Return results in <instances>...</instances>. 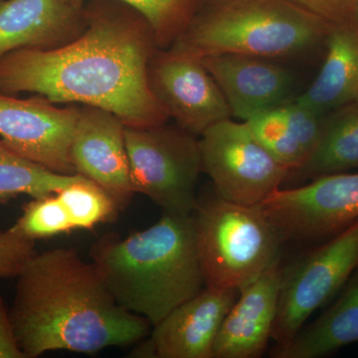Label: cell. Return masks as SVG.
<instances>
[{
	"label": "cell",
	"mask_w": 358,
	"mask_h": 358,
	"mask_svg": "<svg viewBox=\"0 0 358 358\" xmlns=\"http://www.w3.org/2000/svg\"><path fill=\"white\" fill-rule=\"evenodd\" d=\"M358 169V100L324 115L319 143L289 179H312Z\"/></svg>",
	"instance_id": "19"
},
{
	"label": "cell",
	"mask_w": 358,
	"mask_h": 358,
	"mask_svg": "<svg viewBox=\"0 0 358 358\" xmlns=\"http://www.w3.org/2000/svg\"><path fill=\"white\" fill-rule=\"evenodd\" d=\"M327 54L317 78L296 102L326 115L358 100V27L352 21L331 25Z\"/></svg>",
	"instance_id": "17"
},
{
	"label": "cell",
	"mask_w": 358,
	"mask_h": 358,
	"mask_svg": "<svg viewBox=\"0 0 358 358\" xmlns=\"http://www.w3.org/2000/svg\"><path fill=\"white\" fill-rule=\"evenodd\" d=\"M81 3L67 0H0V57L20 49L58 48L86 28Z\"/></svg>",
	"instance_id": "16"
},
{
	"label": "cell",
	"mask_w": 358,
	"mask_h": 358,
	"mask_svg": "<svg viewBox=\"0 0 358 358\" xmlns=\"http://www.w3.org/2000/svg\"><path fill=\"white\" fill-rule=\"evenodd\" d=\"M78 176L53 173L17 154L0 138V203L20 195L33 199L57 192Z\"/></svg>",
	"instance_id": "20"
},
{
	"label": "cell",
	"mask_w": 358,
	"mask_h": 358,
	"mask_svg": "<svg viewBox=\"0 0 358 358\" xmlns=\"http://www.w3.org/2000/svg\"><path fill=\"white\" fill-rule=\"evenodd\" d=\"M81 106L57 107L42 96L18 99L0 93V138L25 159L60 174H77L71 143Z\"/></svg>",
	"instance_id": "10"
},
{
	"label": "cell",
	"mask_w": 358,
	"mask_h": 358,
	"mask_svg": "<svg viewBox=\"0 0 358 358\" xmlns=\"http://www.w3.org/2000/svg\"><path fill=\"white\" fill-rule=\"evenodd\" d=\"M246 122L257 140L280 164L291 171V176L305 166L307 157L294 138L279 108L256 115Z\"/></svg>",
	"instance_id": "24"
},
{
	"label": "cell",
	"mask_w": 358,
	"mask_h": 358,
	"mask_svg": "<svg viewBox=\"0 0 358 358\" xmlns=\"http://www.w3.org/2000/svg\"><path fill=\"white\" fill-rule=\"evenodd\" d=\"M148 80L169 117L194 136L232 117L222 91L199 59L171 47L157 48L148 65Z\"/></svg>",
	"instance_id": "11"
},
{
	"label": "cell",
	"mask_w": 358,
	"mask_h": 358,
	"mask_svg": "<svg viewBox=\"0 0 358 358\" xmlns=\"http://www.w3.org/2000/svg\"><path fill=\"white\" fill-rule=\"evenodd\" d=\"M279 110L305 152L308 162L319 143L324 115L301 105L296 99L280 106Z\"/></svg>",
	"instance_id": "25"
},
{
	"label": "cell",
	"mask_w": 358,
	"mask_h": 358,
	"mask_svg": "<svg viewBox=\"0 0 358 358\" xmlns=\"http://www.w3.org/2000/svg\"><path fill=\"white\" fill-rule=\"evenodd\" d=\"M192 215L205 286L239 292L280 262L284 242L260 205L216 196L199 201Z\"/></svg>",
	"instance_id": "5"
},
{
	"label": "cell",
	"mask_w": 358,
	"mask_h": 358,
	"mask_svg": "<svg viewBox=\"0 0 358 358\" xmlns=\"http://www.w3.org/2000/svg\"><path fill=\"white\" fill-rule=\"evenodd\" d=\"M124 122L109 110L81 106L70 157L77 174L94 181L124 209L134 195Z\"/></svg>",
	"instance_id": "12"
},
{
	"label": "cell",
	"mask_w": 358,
	"mask_h": 358,
	"mask_svg": "<svg viewBox=\"0 0 358 358\" xmlns=\"http://www.w3.org/2000/svg\"><path fill=\"white\" fill-rule=\"evenodd\" d=\"M238 296L236 289L205 286L155 324L136 357L214 358L224 319Z\"/></svg>",
	"instance_id": "13"
},
{
	"label": "cell",
	"mask_w": 358,
	"mask_h": 358,
	"mask_svg": "<svg viewBox=\"0 0 358 358\" xmlns=\"http://www.w3.org/2000/svg\"><path fill=\"white\" fill-rule=\"evenodd\" d=\"M86 28L69 43L20 49L0 57V93H33L55 103H80L109 110L124 126H162L169 115L148 80L157 50L145 18L131 8L93 6Z\"/></svg>",
	"instance_id": "1"
},
{
	"label": "cell",
	"mask_w": 358,
	"mask_h": 358,
	"mask_svg": "<svg viewBox=\"0 0 358 358\" xmlns=\"http://www.w3.org/2000/svg\"><path fill=\"white\" fill-rule=\"evenodd\" d=\"M0 358H26L14 333L9 308L0 294Z\"/></svg>",
	"instance_id": "28"
},
{
	"label": "cell",
	"mask_w": 358,
	"mask_h": 358,
	"mask_svg": "<svg viewBox=\"0 0 358 358\" xmlns=\"http://www.w3.org/2000/svg\"><path fill=\"white\" fill-rule=\"evenodd\" d=\"M331 25L291 0H202L171 48L197 59L294 58L324 44Z\"/></svg>",
	"instance_id": "4"
},
{
	"label": "cell",
	"mask_w": 358,
	"mask_h": 358,
	"mask_svg": "<svg viewBox=\"0 0 358 358\" xmlns=\"http://www.w3.org/2000/svg\"><path fill=\"white\" fill-rule=\"evenodd\" d=\"M199 60L222 91L231 115L240 121H249L293 100V73L271 59L218 54Z\"/></svg>",
	"instance_id": "14"
},
{
	"label": "cell",
	"mask_w": 358,
	"mask_h": 358,
	"mask_svg": "<svg viewBox=\"0 0 358 358\" xmlns=\"http://www.w3.org/2000/svg\"><path fill=\"white\" fill-rule=\"evenodd\" d=\"M358 268V221L282 268L275 346L289 343L315 310L341 292Z\"/></svg>",
	"instance_id": "7"
},
{
	"label": "cell",
	"mask_w": 358,
	"mask_h": 358,
	"mask_svg": "<svg viewBox=\"0 0 358 358\" xmlns=\"http://www.w3.org/2000/svg\"><path fill=\"white\" fill-rule=\"evenodd\" d=\"M16 278L9 313L26 358L94 353L150 336V322L120 306L95 264L76 250L36 252Z\"/></svg>",
	"instance_id": "2"
},
{
	"label": "cell",
	"mask_w": 358,
	"mask_h": 358,
	"mask_svg": "<svg viewBox=\"0 0 358 358\" xmlns=\"http://www.w3.org/2000/svg\"><path fill=\"white\" fill-rule=\"evenodd\" d=\"M81 3L83 0H67ZM141 14L159 48H169L185 31L202 0H119Z\"/></svg>",
	"instance_id": "22"
},
{
	"label": "cell",
	"mask_w": 358,
	"mask_h": 358,
	"mask_svg": "<svg viewBox=\"0 0 358 358\" xmlns=\"http://www.w3.org/2000/svg\"><path fill=\"white\" fill-rule=\"evenodd\" d=\"M56 193L74 229H92L99 224L112 222L120 210L109 193L80 174L76 180Z\"/></svg>",
	"instance_id": "21"
},
{
	"label": "cell",
	"mask_w": 358,
	"mask_h": 358,
	"mask_svg": "<svg viewBox=\"0 0 358 358\" xmlns=\"http://www.w3.org/2000/svg\"><path fill=\"white\" fill-rule=\"evenodd\" d=\"M352 21L358 27V1H357V7H355V13H353Z\"/></svg>",
	"instance_id": "29"
},
{
	"label": "cell",
	"mask_w": 358,
	"mask_h": 358,
	"mask_svg": "<svg viewBox=\"0 0 358 358\" xmlns=\"http://www.w3.org/2000/svg\"><path fill=\"white\" fill-rule=\"evenodd\" d=\"M333 305L289 343L273 348L275 358H322L358 343V268Z\"/></svg>",
	"instance_id": "18"
},
{
	"label": "cell",
	"mask_w": 358,
	"mask_h": 358,
	"mask_svg": "<svg viewBox=\"0 0 358 358\" xmlns=\"http://www.w3.org/2000/svg\"><path fill=\"white\" fill-rule=\"evenodd\" d=\"M282 242L327 240L358 221V173L280 188L260 205Z\"/></svg>",
	"instance_id": "9"
},
{
	"label": "cell",
	"mask_w": 358,
	"mask_h": 358,
	"mask_svg": "<svg viewBox=\"0 0 358 358\" xmlns=\"http://www.w3.org/2000/svg\"><path fill=\"white\" fill-rule=\"evenodd\" d=\"M291 1L331 24H338V23L352 20L358 0H291Z\"/></svg>",
	"instance_id": "27"
},
{
	"label": "cell",
	"mask_w": 358,
	"mask_h": 358,
	"mask_svg": "<svg viewBox=\"0 0 358 358\" xmlns=\"http://www.w3.org/2000/svg\"><path fill=\"white\" fill-rule=\"evenodd\" d=\"M35 254V241L0 231V280L17 277Z\"/></svg>",
	"instance_id": "26"
},
{
	"label": "cell",
	"mask_w": 358,
	"mask_h": 358,
	"mask_svg": "<svg viewBox=\"0 0 358 358\" xmlns=\"http://www.w3.org/2000/svg\"><path fill=\"white\" fill-rule=\"evenodd\" d=\"M199 143L202 171L211 178L217 196L228 201L261 205L291 176L246 122H217L200 136Z\"/></svg>",
	"instance_id": "8"
},
{
	"label": "cell",
	"mask_w": 358,
	"mask_h": 358,
	"mask_svg": "<svg viewBox=\"0 0 358 358\" xmlns=\"http://www.w3.org/2000/svg\"><path fill=\"white\" fill-rule=\"evenodd\" d=\"M90 254L117 303L152 326L205 287L192 215L166 213L124 239L105 235Z\"/></svg>",
	"instance_id": "3"
},
{
	"label": "cell",
	"mask_w": 358,
	"mask_h": 358,
	"mask_svg": "<svg viewBox=\"0 0 358 358\" xmlns=\"http://www.w3.org/2000/svg\"><path fill=\"white\" fill-rule=\"evenodd\" d=\"M282 274L280 262L275 263L239 289L219 331L214 358L262 357L272 341Z\"/></svg>",
	"instance_id": "15"
},
{
	"label": "cell",
	"mask_w": 358,
	"mask_h": 358,
	"mask_svg": "<svg viewBox=\"0 0 358 358\" xmlns=\"http://www.w3.org/2000/svg\"><path fill=\"white\" fill-rule=\"evenodd\" d=\"M14 234L36 242L75 230L57 193L33 197L9 228Z\"/></svg>",
	"instance_id": "23"
},
{
	"label": "cell",
	"mask_w": 358,
	"mask_h": 358,
	"mask_svg": "<svg viewBox=\"0 0 358 358\" xmlns=\"http://www.w3.org/2000/svg\"><path fill=\"white\" fill-rule=\"evenodd\" d=\"M124 141L134 193L148 197L166 213L192 215L203 171L196 136L166 124L126 126Z\"/></svg>",
	"instance_id": "6"
}]
</instances>
